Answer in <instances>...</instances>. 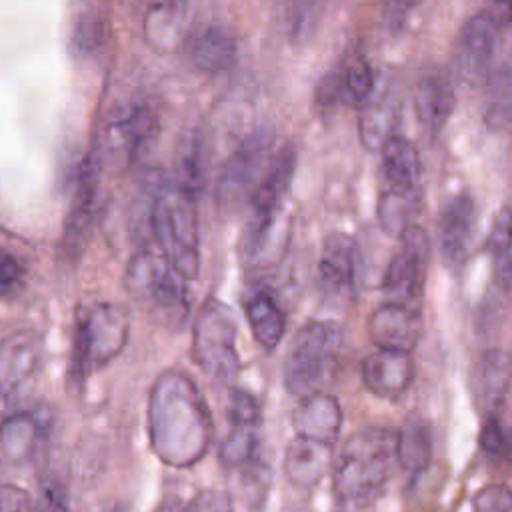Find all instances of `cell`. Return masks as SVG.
Wrapping results in <instances>:
<instances>
[{
	"label": "cell",
	"mask_w": 512,
	"mask_h": 512,
	"mask_svg": "<svg viewBox=\"0 0 512 512\" xmlns=\"http://www.w3.org/2000/svg\"><path fill=\"white\" fill-rule=\"evenodd\" d=\"M212 414L196 382L178 368L164 370L148 396V436L154 454L172 468H190L212 442Z\"/></svg>",
	"instance_id": "1"
},
{
	"label": "cell",
	"mask_w": 512,
	"mask_h": 512,
	"mask_svg": "<svg viewBox=\"0 0 512 512\" xmlns=\"http://www.w3.org/2000/svg\"><path fill=\"white\" fill-rule=\"evenodd\" d=\"M396 446V430L362 426L342 444L332 462L334 496L350 506L372 504L388 484Z\"/></svg>",
	"instance_id": "2"
},
{
	"label": "cell",
	"mask_w": 512,
	"mask_h": 512,
	"mask_svg": "<svg viewBox=\"0 0 512 512\" xmlns=\"http://www.w3.org/2000/svg\"><path fill=\"white\" fill-rule=\"evenodd\" d=\"M188 280L198 274L200 230L196 198L164 176L158 180L148 210V242Z\"/></svg>",
	"instance_id": "3"
},
{
	"label": "cell",
	"mask_w": 512,
	"mask_h": 512,
	"mask_svg": "<svg viewBox=\"0 0 512 512\" xmlns=\"http://www.w3.org/2000/svg\"><path fill=\"white\" fill-rule=\"evenodd\" d=\"M188 284L152 244L138 248L126 268V290L132 298L172 328H180L188 316Z\"/></svg>",
	"instance_id": "4"
},
{
	"label": "cell",
	"mask_w": 512,
	"mask_h": 512,
	"mask_svg": "<svg viewBox=\"0 0 512 512\" xmlns=\"http://www.w3.org/2000/svg\"><path fill=\"white\" fill-rule=\"evenodd\" d=\"M130 318L118 302H94L76 314L70 372L82 382L94 370L110 364L126 346Z\"/></svg>",
	"instance_id": "5"
},
{
	"label": "cell",
	"mask_w": 512,
	"mask_h": 512,
	"mask_svg": "<svg viewBox=\"0 0 512 512\" xmlns=\"http://www.w3.org/2000/svg\"><path fill=\"white\" fill-rule=\"evenodd\" d=\"M342 346V330L332 320H310L294 334L284 358V386L304 398L322 392Z\"/></svg>",
	"instance_id": "6"
},
{
	"label": "cell",
	"mask_w": 512,
	"mask_h": 512,
	"mask_svg": "<svg viewBox=\"0 0 512 512\" xmlns=\"http://www.w3.org/2000/svg\"><path fill=\"white\" fill-rule=\"evenodd\" d=\"M236 336L238 322L234 310L216 298H208L194 320L192 356L214 384L228 386L240 372Z\"/></svg>",
	"instance_id": "7"
},
{
	"label": "cell",
	"mask_w": 512,
	"mask_h": 512,
	"mask_svg": "<svg viewBox=\"0 0 512 512\" xmlns=\"http://www.w3.org/2000/svg\"><path fill=\"white\" fill-rule=\"evenodd\" d=\"M160 124L158 114L142 98L118 102L104 126V148L110 160L124 168L138 162L154 144Z\"/></svg>",
	"instance_id": "8"
},
{
	"label": "cell",
	"mask_w": 512,
	"mask_h": 512,
	"mask_svg": "<svg viewBox=\"0 0 512 512\" xmlns=\"http://www.w3.org/2000/svg\"><path fill=\"white\" fill-rule=\"evenodd\" d=\"M274 138L266 130H258L246 136L228 160L222 164L216 178V202L220 208L234 210L250 200L256 184L266 172L274 156Z\"/></svg>",
	"instance_id": "9"
},
{
	"label": "cell",
	"mask_w": 512,
	"mask_h": 512,
	"mask_svg": "<svg viewBox=\"0 0 512 512\" xmlns=\"http://www.w3.org/2000/svg\"><path fill=\"white\" fill-rule=\"evenodd\" d=\"M428 256L430 242L426 232L420 226L410 224L402 232L400 248L382 276V292L388 296L386 302L420 308L426 286Z\"/></svg>",
	"instance_id": "10"
},
{
	"label": "cell",
	"mask_w": 512,
	"mask_h": 512,
	"mask_svg": "<svg viewBox=\"0 0 512 512\" xmlns=\"http://www.w3.org/2000/svg\"><path fill=\"white\" fill-rule=\"evenodd\" d=\"M358 276V246L354 238L334 232L324 240L318 260V290L332 304H346L352 298Z\"/></svg>",
	"instance_id": "11"
},
{
	"label": "cell",
	"mask_w": 512,
	"mask_h": 512,
	"mask_svg": "<svg viewBox=\"0 0 512 512\" xmlns=\"http://www.w3.org/2000/svg\"><path fill=\"white\" fill-rule=\"evenodd\" d=\"M500 24L488 14L480 12L466 20L456 38V68L466 82H484L490 78L492 60L498 48Z\"/></svg>",
	"instance_id": "12"
},
{
	"label": "cell",
	"mask_w": 512,
	"mask_h": 512,
	"mask_svg": "<svg viewBox=\"0 0 512 512\" xmlns=\"http://www.w3.org/2000/svg\"><path fill=\"white\" fill-rule=\"evenodd\" d=\"M98 198V162L92 156H86L78 162L72 180H70V204L64 222V248L70 254H78Z\"/></svg>",
	"instance_id": "13"
},
{
	"label": "cell",
	"mask_w": 512,
	"mask_h": 512,
	"mask_svg": "<svg viewBox=\"0 0 512 512\" xmlns=\"http://www.w3.org/2000/svg\"><path fill=\"white\" fill-rule=\"evenodd\" d=\"M512 384V354L502 348L484 350L472 366L470 390L484 416L500 414Z\"/></svg>",
	"instance_id": "14"
},
{
	"label": "cell",
	"mask_w": 512,
	"mask_h": 512,
	"mask_svg": "<svg viewBox=\"0 0 512 512\" xmlns=\"http://www.w3.org/2000/svg\"><path fill=\"white\" fill-rule=\"evenodd\" d=\"M366 330L376 348L410 352L422 336L424 320L420 308L384 302L368 316Z\"/></svg>",
	"instance_id": "15"
},
{
	"label": "cell",
	"mask_w": 512,
	"mask_h": 512,
	"mask_svg": "<svg viewBox=\"0 0 512 512\" xmlns=\"http://www.w3.org/2000/svg\"><path fill=\"white\" fill-rule=\"evenodd\" d=\"M476 202L468 194L448 200L438 218V244L448 266L460 268L468 256L476 232Z\"/></svg>",
	"instance_id": "16"
},
{
	"label": "cell",
	"mask_w": 512,
	"mask_h": 512,
	"mask_svg": "<svg viewBox=\"0 0 512 512\" xmlns=\"http://www.w3.org/2000/svg\"><path fill=\"white\" fill-rule=\"evenodd\" d=\"M414 360L410 352L376 348L362 362V382L378 398L398 400L414 380Z\"/></svg>",
	"instance_id": "17"
},
{
	"label": "cell",
	"mask_w": 512,
	"mask_h": 512,
	"mask_svg": "<svg viewBox=\"0 0 512 512\" xmlns=\"http://www.w3.org/2000/svg\"><path fill=\"white\" fill-rule=\"evenodd\" d=\"M376 74L362 56L350 58L340 70L330 72L318 84L316 100L324 106L344 102L352 108H362L376 90Z\"/></svg>",
	"instance_id": "18"
},
{
	"label": "cell",
	"mask_w": 512,
	"mask_h": 512,
	"mask_svg": "<svg viewBox=\"0 0 512 512\" xmlns=\"http://www.w3.org/2000/svg\"><path fill=\"white\" fill-rule=\"evenodd\" d=\"M412 106L420 128L428 136H438L456 106V94L450 80L440 72H426L414 86Z\"/></svg>",
	"instance_id": "19"
},
{
	"label": "cell",
	"mask_w": 512,
	"mask_h": 512,
	"mask_svg": "<svg viewBox=\"0 0 512 512\" xmlns=\"http://www.w3.org/2000/svg\"><path fill=\"white\" fill-rule=\"evenodd\" d=\"M342 420L344 414L338 398L324 390L298 398V404L292 410V426L296 430V436L312 438L326 444L336 442Z\"/></svg>",
	"instance_id": "20"
},
{
	"label": "cell",
	"mask_w": 512,
	"mask_h": 512,
	"mask_svg": "<svg viewBox=\"0 0 512 512\" xmlns=\"http://www.w3.org/2000/svg\"><path fill=\"white\" fill-rule=\"evenodd\" d=\"M236 52V38L224 24H202L186 38L188 60L204 74H222L230 70Z\"/></svg>",
	"instance_id": "21"
},
{
	"label": "cell",
	"mask_w": 512,
	"mask_h": 512,
	"mask_svg": "<svg viewBox=\"0 0 512 512\" xmlns=\"http://www.w3.org/2000/svg\"><path fill=\"white\" fill-rule=\"evenodd\" d=\"M40 342L32 330H16L0 340V394H12L38 366Z\"/></svg>",
	"instance_id": "22"
},
{
	"label": "cell",
	"mask_w": 512,
	"mask_h": 512,
	"mask_svg": "<svg viewBox=\"0 0 512 512\" xmlns=\"http://www.w3.org/2000/svg\"><path fill=\"white\" fill-rule=\"evenodd\" d=\"M210 172V146L200 128L186 130L176 146L174 154V178L172 182L188 192L192 198L204 190Z\"/></svg>",
	"instance_id": "23"
},
{
	"label": "cell",
	"mask_w": 512,
	"mask_h": 512,
	"mask_svg": "<svg viewBox=\"0 0 512 512\" xmlns=\"http://www.w3.org/2000/svg\"><path fill=\"white\" fill-rule=\"evenodd\" d=\"M332 444L294 436L284 452V474L290 484L310 490L332 466Z\"/></svg>",
	"instance_id": "24"
},
{
	"label": "cell",
	"mask_w": 512,
	"mask_h": 512,
	"mask_svg": "<svg viewBox=\"0 0 512 512\" xmlns=\"http://www.w3.org/2000/svg\"><path fill=\"white\" fill-rule=\"evenodd\" d=\"M394 458L408 482H416L428 470L432 460V432L426 420L412 416L396 430Z\"/></svg>",
	"instance_id": "25"
},
{
	"label": "cell",
	"mask_w": 512,
	"mask_h": 512,
	"mask_svg": "<svg viewBox=\"0 0 512 512\" xmlns=\"http://www.w3.org/2000/svg\"><path fill=\"white\" fill-rule=\"evenodd\" d=\"M186 6L182 0H158L144 16V38L162 52H172L186 44Z\"/></svg>",
	"instance_id": "26"
},
{
	"label": "cell",
	"mask_w": 512,
	"mask_h": 512,
	"mask_svg": "<svg viewBox=\"0 0 512 512\" xmlns=\"http://www.w3.org/2000/svg\"><path fill=\"white\" fill-rule=\"evenodd\" d=\"M382 172L388 182V190L402 192V194H416L422 166H420V156L416 146L394 134L388 138L382 148Z\"/></svg>",
	"instance_id": "27"
},
{
	"label": "cell",
	"mask_w": 512,
	"mask_h": 512,
	"mask_svg": "<svg viewBox=\"0 0 512 512\" xmlns=\"http://www.w3.org/2000/svg\"><path fill=\"white\" fill-rule=\"evenodd\" d=\"M244 314L254 340L264 350H274L286 330V314L278 300L268 290H258L248 296L244 304Z\"/></svg>",
	"instance_id": "28"
},
{
	"label": "cell",
	"mask_w": 512,
	"mask_h": 512,
	"mask_svg": "<svg viewBox=\"0 0 512 512\" xmlns=\"http://www.w3.org/2000/svg\"><path fill=\"white\" fill-rule=\"evenodd\" d=\"M396 122H398L396 102L390 96L378 94L374 90L370 100L360 108L358 132H360L362 144L368 150H380L382 144L396 134L394 132Z\"/></svg>",
	"instance_id": "29"
},
{
	"label": "cell",
	"mask_w": 512,
	"mask_h": 512,
	"mask_svg": "<svg viewBox=\"0 0 512 512\" xmlns=\"http://www.w3.org/2000/svg\"><path fill=\"white\" fill-rule=\"evenodd\" d=\"M42 436V426L30 412H12L0 420V446L8 460L26 462L32 458Z\"/></svg>",
	"instance_id": "30"
},
{
	"label": "cell",
	"mask_w": 512,
	"mask_h": 512,
	"mask_svg": "<svg viewBox=\"0 0 512 512\" xmlns=\"http://www.w3.org/2000/svg\"><path fill=\"white\" fill-rule=\"evenodd\" d=\"M494 280L504 288L512 290V210L502 208L492 220L486 240Z\"/></svg>",
	"instance_id": "31"
},
{
	"label": "cell",
	"mask_w": 512,
	"mask_h": 512,
	"mask_svg": "<svg viewBox=\"0 0 512 512\" xmlns=\"http://www.w3.org/2000/svg\"><path fill=\"white\" fill-rule=\"evenodd\" d=\"M414 194H402L394 190H384L378 200V222L386 234L402 236V232L412 224L414 214Z\"/></svg>",
	"instance_id": "32"
},
{
	"label": "cell",
	"mask_w": 512,
	"mask_h": 512,
	"mask_svg": "<svg viewBox=\"0 0 512 512\" xmlns=\"http://www.w3.org/2000/svg\"><path fill=\"white\" fill-rule=\"evenodd\" d=\"M258 428L232 426L220 444L218 456L226 466L242 468L258 458Z\"/></svg>",
	"instance_id": "33"
},
{
	"label": "cell",
	"mask_w": 512,
	"mask_h": 512,
	"mask_svg": "<svg viewBox=\"0 0 512 512\" xmlns=\"http://www.w3.org/2000/svg\"><path fill=\"white\" fill-rule=\"evenodd\" d=\"M240 476H242L240 484H242L246 504L260 508L266 500L270 480H272L270 466L266 462H262L260 458H254L252 462H248L246 466L240 468Z\"/></svg>",
	"instance_id": "34"
},
{
	"label": "cell",
	"mask_w": 512,
	"mask_h": 512,
	"mask_svg": "<svg viewBox=\"0 0 512 512\" xmlns=\"http://www.w3.org/2000/svg\"><path fill=\"white\" fill-rule=\"evenodd\" d=\"M226 416L232 426H250L258 428L262 422V412L260 404L256 398L240 388H232L228 394V404H226Z\"/></svg>",
	"instance_id": "35"
},
{
	"label": "cell",
	"mask_w": 512,
	"mask_h": 512,
	"mask_svg": "<svg viewBox=\"0 0 512 512\" xmlns=\"http://www.w3.org/2000/svg\"><path fill=\"white\" fill-rule=\"evenodd\" d=\"M26 286V268L20 258L8 248L0 246V300L20 296Z\"/></svg>",
	"instance_id": "36"
},
{
	"label": "cell",
	"mask_w": 512,
	"mask_h": 512,
	"mask_svg": "<svg viewBox=\"0 0 512 512\" xmlns=\"http://www.w3.org/2000/svg\"><path fill=\"white\" fill-rule=\"evenodd\" d=\"M494 98L490 100L488 112H486V122L492 126L504 128L508 122H512V74L506 70L500 72L494 78Z\"/></svg>",
	"instance_id": "37"
},
{
	"label": "cell",
	"mask_w": 512,
	"mask_h": 512,
	"mask_svg": "<svg viewBox=\"0 0 512 512\" xmlns=\"http://www.w3.org/2000/svg\"><path fill=\"white\" fill-rule=\"evenodd\" d=\"M480 448L492 460H506V426L500 414L484 416L480 430Z\"/></svg>",
	"instance_id": "38"
},
{
	"label": "cell",
	"mask_w": 512,
	"mask_h": 512,
	"mask_svg": "<svg viewBox=\"0 0 512 512\" xmlns=\"http://www.w3.org/2000/svg\"><path fill=\"white\" fill-rule=\"evenodd\" d=\"M474 512H512V490L506 484H486L472 496Z\"/></svg>",
	"instance_id": "39"
},
{
	"label": "cell",
	"mask_w": 512,
	"mask_h": 512,
	"mask_svg": "<svg viewBox=\"0 0 512 512\" xmlns=\"http://www.w3.org/2000/svg\"><path fill=\"white\" fill-rule=\"evenodd\" d=\"M324 0H292L288 6L290 30L296 38L308 36L312 26L318 22Z\"/></svg>",
	"instance_id": "40"
},
{
	"label": "cell",
	"mask_w": 512,
	"mask_h": 512,
	"mask_svg": "<svg viewBox=\"0 0 512 512\" xmlns=\"http://www.w3.org/2000/svg\"><path fill=\"white\" fill-rule=\"evenodd\" d=\"M104 24L96 16H82L72 32V44L78 54H90L104 44Z\"/></svg>",
	"instance_id": "41"
},
{
	"label": "cell",
	"mask_w": 512,
	"mask_h": 512,
	"mask_svg": "<svg viewBox=\"0 0 512 512\" xmlns=\"http://www.w3.org/2000/svg\"><path fill=\"white\" fill-rule=\"evenodd\" d=\"M232 496L224 490L198 492L180 512H232Z\"/></svg>",
	"instance_id": "42"
},
{
	"label": "cell",
	"mask_w": 512,
	"mask_h": 512,
	"mask_svg": "<svg viewBox=\"0 0 512 512\" xmlns=\"http://www.w3.org/2000/svg\"><path fill=\"white\" fill-rule=\"evenodd\" d=\"M32 500L26 490L14 484L0 486V512H32Z\"/></svg>",
	"instance_id": "43"
},
{
	"label": "cell",
	"mask_w": 512,
	"mask_h": 512,
	"mask_svg": "<svg viewBox=\"0 0 512 512\" xmlns=\"http://www.w3.org/2000/svg\"><path fill=\"white\" fill-rule=\"evenodd\" d=\"M422 0H382V12L386 22L396 28L402 26L412 14L414 10L420 6Z\"/></svg>",
	"instance_id": "44"
},
{
	"label": "cell",
	"mask_w": 512,
	"mask_h": 512,
	"mask_svg": "<svg viewBox=\"0 0 512 512\" xmlns=\"http://www.w3.org/2000/svg\"><path fill=\"white\" fill-rule=\"evenodd\" d=\"M32 512H66V494L56 484H46L42 488L38 506L32 508Z\"/></svg>",
	"instance_id": "45"
},
{
	"label": "cell",
	"mask_w": 512,
	"mask_h": 512,
	"mask_svg": "<svg viewBox=\"0 0 512 512\" xmlns=\"http://www.w3.org/2000/svg\"><path fill=\"white\" fill-rule=\"evenodd\" d=\"M488 14L500 26L512 24V0H488Z\"/></svg>",
	"instance_id": "46"
},
{
	"label": "cell",
	"mask_w": 512,
	"mask_h": 512,
	"mask_svg": "<svg viewBox=\"0 0 512 512\" xmlns=\"http://www.w3.org/2000/svg\"><path fill=\"white\" fill-rule=\"evenodd\" d=\"M504 426H506V460L504 462L512 464V420L508 424L504 422Z\"/></svg>",
	"instance_id": "47"
},
{
	"label": "cell",
	"mask_w": 512,
	"mask_h": 512,
	"mask_svg": "<svg viewBox=\"0 0 512 512\" xmlns=\"http://www.w3.org/2000/svg\"><path fill=\"white\" fill-rule=\"evenodd\" d=\"M162 512H166V510H162Z\"/></svg>",
	"instance_id": "48"
}]
</instances>
